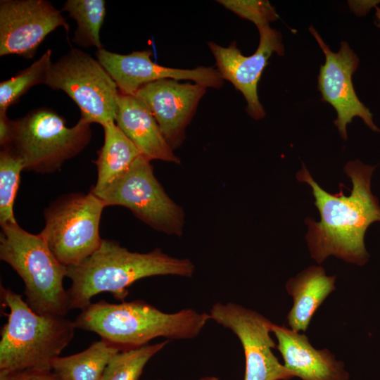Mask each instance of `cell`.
I'll return each instance as SVG.
<instances>
[{
  "label": "cell",
  "instance_id": "cell-2",
  "mask_svg": "<svg viewBox=\"0 0 380 380\" xmlns=\"http://www.w3.org/2000/svg\"><path fill=\"white\" fill-rule=\"evenodd\" d=\"M195 265L188 258L172 257L155 248L148 253L129 251L113 240L102 239L99 248L81 263L67 267L71 284L67 290L70 310H82L101 293L124 301L135 281L153 276L191 277Z\"/></svg>",
  "mask_w": 380,
  "mask_h": 380
},
{
  "label": "cell",
  "instance_id": "cell-22",
  "mask_svg": "<svg viewBox=\"0 0 380 380\" xmlns=\"http://www.w3.org/2000/svg\"><path fill=\"white\" fill-rule=\"evenodd\" d=\"M51 58V50L47 49L30 66L0 82V112H6L33 86L46 83L53 64Z\"/></svg>",
  "mask_w": 380,
  "mask_h": 380
},
{
  "label": "cell",
  "instance_id": "cell-4",
  "mask_svg": "<svg viewBox=\"0 0 380 380\" xmlns=\"http://www.w3.org/2000/svg\"><path fill=\"white\" fill-rule=\"evenodd\" d=\"M9 312L1 329L0 377L27 370H52V362L72 341L74 321L35 312L21 295L0 287Z\"/></svg>",
  "mask_w": 380,
  "mask_h": 380
},
{
  "label": "cell",
  "instance_id": "cell-30",
  "mask_svg": "<svg viewBox=\"0 0 380 380\" xmlns=\"http://www.w3.org/2000/svg\"><path fill=\"white\" fill-rule=\"evenodd\" d=\"M157 380H160V379H157Z\"/></svg>",
  "mask_w": 380,
  "mask_h": 380
},
{
  "label": "cell",
  "instance_id": "cell-21",
  "mask_svg": "<svg viewBox=\"0 0 380 380\" xmlns=\"http://www.w3.org/2000/svg\"><path fill=\"white\" fill-rule=\"evenodd\" d=\"M77 25L72 42L80 46H95L103 49L100 30L106 16V1L103 0H68L61 9Z\"/></svg>",
  "mask_w": 380,
  "mask_h": 380
},
{
  "label": "cell",
  "instance_id": "cell-18",
  "mask_svg": "<svg viewBox=\"0 0 380 380\" xmlns=\"http://www.w3.org/2000/svg\"><path fill=\"white\" fill-rule=\"evenodd\" d=\"M336 276H327L320 266H310L289 279L286 290L293 298L286 319L291 329L306 331L317 310L335 290Z\"/></svg>",
  "mask_w": 380,
  "mask_h": 380
},
{
  "label": "cell",
  "instance_id": "cell-20",
  "mask_svg": "<svg viewBox=\"0 0 380 380\" xmlns=\"http://www.w3.org/2000/svg\"><path fill=\"white\" fill-rule=\"evenodd\" d=\"M121 347L101 338L85 350L68 356L58 357L52 371L61 380H101L111 358Z\"/></svg>",
  "mask_w": 380,
  "mask_h": 380
},
{
  "label": "cell",
  "instance_id": "cell-9",
  "mask_svg": "<svg viewBox=\"0 0 380 380\" xmlns=\"http://www.w3.org/2000/svg\"><path fill=\"white\" fill-rule=\"evenodd\" d=\"M65 91L79 107L80 118L103 126L115 122L118 86L98 61L80 49H72L52 64L45 83Z\"/></svg>",
  "mask_w": 380,
  "mask_h": 380
},
{
  "label": "cell",
  "instance_id": "cell-23",
  "mask_svg": "<svg viewBox=\"0 0 380 380\" xmlns=\"http://www.w3.org/2000/svg\"><path fill=\"white\" fill-rule=\"evenodd\" d=\"M167 343L165 341L120 350L109 361L101 380H139L147 362Z\"/></svg>",
  "mask_w": 380,
  "mask_h": 380
},
{
  "label": "cell",
  "instance_id": "cell-16",
  "mask_svg": "<svg viewBox=\"0 0 380 380\" xmlns=\"http://www.w3.org/2000/svg\"><path fill=\"white\" fill-rule=\"evenodd\" d=\"M276 348L281 353L284 367L302 380H348L343 362L336 360L327 348L316 349L304 334L273 324Z\"/></svg>",
  "mask_w": 380,
  "mask_h": 380
},
{
  "label": "cell",
  "instance_id": "cell-24",
  "mask_svg": "<svg viewBox=\"0 0 380 380\" xmlns=\"http://www.w3.org/2000/svg\"><path fill=\"white\" fill-rule=\"evenodd\" d=\"M23 160L11 147L0 152V224H18L13 205L20 184Z\"/></svg>",
  "mask_w": 380,
  "mask_h": 380
},
{
  "label": "cell",
  "instance_id": "cell-8",
  "mask_svg": "<svg viewBox=\"0 0 380 380\" xmlns=\"http://www.w3.org/2000/svg\"><path fill=\"white\" fill-rule=\"evenodd\" d=\"M94 194L106 206L127 208L155 230L178 236L183 234V208L166 194L153 174L151 160L141 155L123 175Z\"/></svg>",
  "mask_w": 380,
  "mask_h": 380
},
{
  "label": "cell",
  "instance_id": "cell-3",
  "mask_svg": "<svg viewBox=\"0 0 380 380\" xmlns=\"http://www.w3.org/2000/svg\"><path fill=\"white\" fill-rule=\"evenodd\" d=\"M209 313L192 308L165 312L142 300L112 303H91L74 320L77 329L91 331L123 349L140 347L151 340L191 339L198 336Z\"/></svg>",
  "mask_w": 380,
  "mask_h": 380
},
{
  "label": "cell",
  "instance_id": "cell-25",
  "mask_svg": "<svg viewBox=\"0 0 380 380\" xmlns=\"http://www.w3.org/2000/svg\"><path fill=\"white\" fill-rule=\"evenodd\" d=\"M217 2L256 27L269 25L278 18L275 8L268 1L218 0Z\"/></svg>",
  "mask_w": 380,
  "mask_h": 380
},
{
  "label": "cell",
  "instance_id": "cell-28",
  "mask_svg": "<svg viewBox=\"0 0 380 380\" xmlns=\"http://www.w3.org/2000/svg\"><path fill=\"white\" fill-rule=\"evenodd\" d=\"M199 380H221V379L216 376H204L200 379Z\"/></svg>",
  "mask_w": 380,
  "mask_h": 380
},
{
  "label": "cell",
  "instance_id": "cell-14",
  "mask_svg": "<svg viewBox=\"0 0 380 380\" xmlns=\"http://www.w3.org/2000/svg\"><path fill=\"white\" fill-rule=\"evenodd\" d=\"M151 55L149 50L120 54L103 48L96 52V59L123 95L135 96L143 86L163 79L191 80L206 88L220 89L224 84L220 73L213 67L169 68L153 62Z\"/></svg>",
  "mask_w": 380,
  "mask_h": 380
},
{
  "label": "cell",
  "instance_id": "cell-6",
  "mask_svg": "<svg viewBox=\"0 0 380 380\" xmlns=\"http://www.w3.org/2000/svg\"><path fill=\"white\" fill-rule=\"evenodd\" d=\"M90 123L80 118L72 127L54 110L41 108L13 120L11 148L23 160V170L53 173L89 144Z\"/></svg>",
  "mask_w": 380,
  "mask_h": 380
},
{
  "label": "cell",
  "instance_id": "cell-7",
  "mask_svg": "<svg viewBox=\"0 0 380 380\" xmlns=\"http://www.w3.org/2000/svg\"><path fill=\"white\" fill-rule=\"evenodd\" d=\"M105 204L91 191L62 196L45 210L39 233L56 258L66 267L76 265L99 247L100 220Z\"/></svg>",
  "mask_w": 380,
  "mask_h": 380
},
{
  "label": "cell",
  "instance_id": "cell-15",
  "mask_svg": "<svg viewBox=\"0 0 380 380\" xmlns=\"http://www.w3.org/2000/svg\"><path fill=\"white\" fill-rule=\"evenodd\" d=\"M206 87L163 79L143 86L135 94L149 109L173 150L185 139L186 127L196 113Z\"/></svg>",
  "mask_w": 380,
  "mask_h": 380
},
{
  "label": "cell",
  "instance_id": "cell-17",
  "mask_svg": "<svg viewBox=\"0 0 380 380\" xmlns=\"http://www.w3.org/2000/svg\"><path fill=\"white\" fill-rule=\"evenodd\" d=\"M115 122L135 145L141 156L179 164L181 160L163 135L147 106L134 96L119 94Z\"/></svg>",
  "mask_w": 380,
  "mask_h": 380
},
{
  "label": "cell",
  "instance_id": "cell-13",
  "mask_svg": "<svg viewBox=\"0 0 380 380\" xmlns=\"http://www.w3.org/2000/svg\"><path fill=\"white\" fill-rule=\"evenodd\" d=\"M260 42L256 51L246 56L237 48L235 42L222 46L213 42H208L217 70L224 80H228L243 95L248 114L255 120L265 117V111L258 95V84L262 73L273 53L283 56L284 48L281 33L267 25L257 27Z\"/></svg>",
  "mask_w": 380,
  "mask_h": 380
},
{
  "label": "cell",
  "instance_id": "cell-27",
  "mask_svg": "<svg viewBox=\"0 0 380 380\" xmlns=\"http://www.w3.org/2000/svg\"><path fill=\"white\" fill-rule=\"evenodd\" d=\"M13 137V120L8 118L6 112H0V144L1 148L11 147Z\"/></svg>",
  "mask_w": 380,
  "mask_h": 380
},
{
  "label": "cell",
  "instance_id": "cell-10",
  "mask_svg": "<svg viewBox=\"0 0 380 380\" xmlns=\"http://www.w3.org/2000/svg\"><path fill=\"white\" fill-rule=\"evenodd\" d=\"M210 319L230 329L239 339L245 356L243 380H289L293 374L272 352L277 345L270 336L272 323L259 312L241 305L215 303Z\"/></svg>",
  "mask_w": 380,
  "mask_h": 380
},
{
  "label": "cell",
  "instance_id": "cell-19",
  "mask_svg": "<svg viewBox=\"0 0 380 380\" xmlns=\"http://www.w3.org/2000/svg\"><path fill=\"white\" fill-rule=\"evenodd\" d=\"M104 142L94 161L97 167V180L90 190L102 191L123 175L140 156L135 145L126 137L115 122L103 126Z\"/></svg>",
  "mask_w": 380,
  "mask_h": 380
},
{
  "label": "cell",
  "instance_id": "cell-1",
  "mask_svg": "<svg viewBox=\"0 0 380 380\" xmlns=\"http://www.w3.org/2000/svg\"><path fill=\"white\" fill-rule=\"evenodd\" d=\"M375 167L358 160L349 161L343 171L350 179L353 188L346 196L324 190L303 165L297 179L311 186L319 222L308 217L305 238L311 257L322 263L329 255L346 262L362 265L368 260L364 238L368 227L380 221V205L371 191V178Z\"/></svg>",
  "mask_w": 380,
  "mask_h": 380
},
{
  "label": "cell",
  "instance_id": "cell-11",
  "mask_svg": "<svg viewBox=\"0 0 380 380\" xmlns=\"http://www.w3.org/2000/svg\"><path fill=\"white\" fill-rule=\"evenodd\" d=\"M310 32L317 40L325 56L317 77L322 101L336 110L334 124L343 139H347L346 127L355 117L360 118L374 132L380 130L374 123L372 114L358 99L352 82V75L359 65V58L346 42H341L338 52L332 51L317 31L310 26Z\"/></svg>",
  "mask_w": 380,
  "mask_h": 380
},
{
  "label": "cell",
  "instance_id": "cell-26",
  "mask_svg": "<svg viewBox=\"0 0 380 380\" xmlns=\"http://www.w3.org/2000/svg\"><path fill=\"white\" fill-rule=\"evenodd\" d=\"M0 380H61L52 370L27 369L0 377Z\"/></svg>",
  "mask_w": 380,
  "mask_h": 380
},
{
  "label": "cell",
  "instance_id": "cell-12",
  "mask_svg": "<svg viewBox=\"0 0 380 380\" xmlns=\"http://www.w3.org/2000/svg\"><path fill=\"white\" fill-rule=\"evenodd\" d=\"M69 25L53 5L45 0L0 1V56L32 58L47 35Z\"/></svg>",
  "mask_w": 380,
  "mask_h": 380
},
{
  "label": "cell",
  "instance_id": "cell-5",
  "mask_svg": "<svg viewBox=\"0 0 380 380\" xmlns=\"http://www.w3.org/2000/svg\"><path fill=\"white\" fill-rule=\"evenodd\" d=\"M0 259L22 279L25 301L32 310L65 317L70 310L63 283L67 267L56 258L39 234L29 233L18 224L2 226Z\"/></svg>",
  "mask_w": 380,
  "mask_h": 380
},
{
  "label": "cell",
  "instance_id": "cell-29",
  "mask_svg": "<svg viewBox=\"0 0 380 380\" xmlns=\"http://www.w3.org/2000/svg\"><path fill=\"white\" fill-rule=\"evenodd\" d=\"M377 20H378V21H379V23H377V25H378L379 27H380V15L379 16V18H378Z\"/></svg>",
  "mask_w": 380,
  "mask_h": 380
}]
</instances>
